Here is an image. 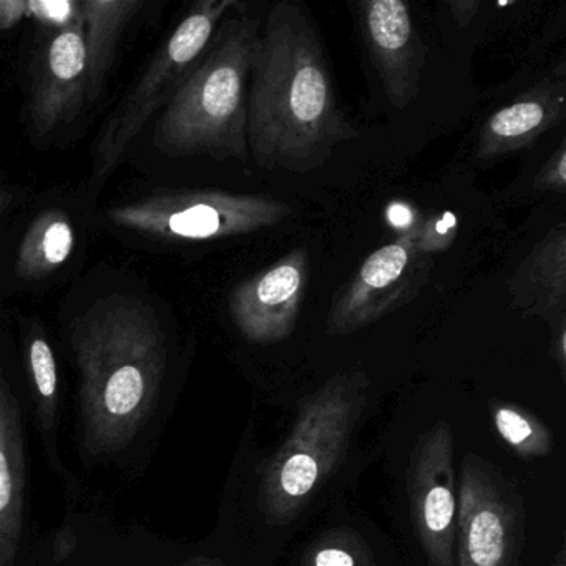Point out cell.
I'll return each mask as SVG.
<instances>
[{
	"label": "cell",
	"mask_w": 566,
	"mask_h": 566,
	"mask_svg": "<svg viewBox=\"0 0 566 566\" xmlns=\"http://www.w3.org/2000/svg\"><path fill=\"white\" fill-rule=\"evenodd\" d=\"M293 214L271 195L223 190H155L130 203L108 208L107 220L120 230L164 243L224 240L276 227Z\"/></svg>",
	"instance_id": "5"
},
{
	"label": "cell",
	"mask_w": 566,
	"mask_h": 566,
	"mask_svg": "<svg viewBox=\"0 0 566 566\" xmlns=\"http://www.w3.org/2000/svg\"><path fill=\"white\" fill-rule=\"evenodd\" d=\"M75 247L74 223L62 208H49L34 218L18 251L15 274L24 281H41L67 263Z\"/></svg>",
	"instance_id": "17"
},
{
	"label": "cell",
	"mask_w": 566,
	"mask_h": 566,
	"mask_svg": "<svg viewBox=\"0 0 566 566\" xmlns=\"http://www.w3.org/2000/svg\"><path fill=\"white\" fill-rule=\"evenodd\" d=\"M263 19L238 12L218 25L193 71L155 125V147L170 158L250 161L248 92Z\"/></svg>",
	"instance_id": "3"
},
{
	"label": "cell",
	"mask_w": 566,
	"mask_h": 566,
	"mask_svg": "<svg viewBox=\"0 0 566 566\" xmlns=\"http://www.w3.org/2000/svg\"><path fill=\"white\" fill-rule=\"evenodd\" d=\"M12 203H14V195L6 188H0V217H4Z\"/></svg>",
	"instance_id": "28"
},
{
	"label": "cell",
	"mask_w": 566,
	"mask_h": 566,
	"mask_svg": "<svg viewBox=\"0 0 566 566\" xmlns=\"http://www.w3.org/2000/svg\"><path fill=\"white\" fill-rule=\"evenodd\" d=\"M459 525L460 566H506L512 546L509 513L492 485L469 467Z\"/></svg>",
	"instance_id": "15"
},
{
	"label": "cell",
	"mask_w": 566,
	"mask_h": 566,
	"mask_svg": "<svg viewBox=\"0 0 566 566\" xmlns=\"http://www.w3.org/2000/svg\"><path fill=\"white\" fill-rule=\"evenodd\" d=\"M28 15V0H0V31L15 28Z\"/></svg>",
	"instance_id": "23"
},
{
	"label": "cell",
	"mask_w": 566,
	"mask_h": 566,
	"mask_svg": "<svg viewBox=\"0 0 566 566\" xmlns=\"http://www.w3.org/2000/svg\"><path fill=\"white\" fill-rule=\"evenodd\" d=\"M313 14L283 0L263 21L248 92V148L264 170L311 174L357 138Z\"/></svg>",
	"instance_id": "1"
},
{
	"label": "cell",
	"mask_w": 566,
	"mask_h": 566,
	"mask_svg": "<svg viewBox=\"0 0 566 566\" xmlns=\"http://www.w3.org/2000/svg\"><path fill=\"white\" fill-rule=\"evenodd\" d=\"M77 535H75L74 528L71 525L62 526L59 530L57 536H55L54 545V559L55 562H62L67 558L77 548Z\"/></svg>",
	"instance_id": "25"
},
{
	"label": "cell",
	"mask_w": 566,
	"mask_h": 566,
	"mask_svg": "<svg viewBox=\"0 0 566 566\" xmlns=\"http://www.w3.org/2000/svg\"><path fill=\"white\" fill-rule=\"evenodd\" d=\"M81 11V2H29V15L44 28L57 29L69 24Z\"/></svg>",
	"instance_id": "22"
},
{
	"label": "cell",
	"mask_w": 566,
	"mask_h": 566,
	"mask_svg": "<svg viewBox=\"0 0 566 566\" xmlns=\"http://www.w3.org/2000/svg\"><path fill=\"white\" fill-rule=\"evenodd\" d=\"M28 367L31 373L32 390H34L39 427L44 433L49 460H51L52 469L64 473L57 455V440H55L59 409L57 360H55L54 350H52L44 331H35L29 339Z\"/></svg>",
	"instance_id": "18"
},
{
	"label": "cell",
	"mask_w": 566,
	"mask_h": 566,
	"mask_svg": "<svg viewBox=\"0 0 566 566\" xmlns=\"http://www.w3.org/2000/svg\"><path fill=\"white\" fill-rule=\"evenodd\" d=\"M389 220L390 223L403 228L402 233L416 227V223H412V220H410L409 207H406V205L394 203L389 210Z\"/></svg>",
	"instance_id": "27"
},
{
	"label": "cell",
	"mask_w": 566,
	"mask_h": 566,
	"mask_svg": "<svg viewBox=\"0 0 566 566\" xmlns=\"http://www.w3.org/2000/svg\"><path fill=\"white\" fill-rule=\"evenodd\" d=\"M533 188L536 191H553L565 193L566 191V142H559L558 148L553 151L545 165L539 168L533 178Z\"/></svg>",
	"instance_id": "21"
},
{
	"label": "cell",
	"mask_w": 566,
	"mask_h": 566,
	"mask_svg": "<svg viewBox=\"0 0 566 566\" xmlns=\"http://www.w3.org/2000/svg\"><path fill=\"white\" fill-rule=\"evenodd\" d=\"M363 374L336 376L304 402L291 439L276 453L263 480L266 512L293 513L339 460L363 403Z\"/></svg>",
	"instance_id": "6"
},
{
	"label": "cell",
	"mask_w": 566,
	"mask_h": 566,
	"mask_svg": "<svg viewBox=\"0 0 566 566\" xmlns=\"http://www.w3.org/2000/svg\"><path fill=\"white\" fill-rule=\"evenodd\" d=\"M314 566H354V559L344 549L327 548L317 553Z\"/></svg>",
	"instance_id": "26"
},
{
	"label": "cell",
	"mask_w": 566,
	"mask_h": 566,
	"mask_svg": "<svg viewBox=\"0 0 566 566\" xmlns=\"http://www.w3.org/2000/svg\"><path fill=\"white\" fill-rule=\"evenodd\" d=\"M447 6H449L450 12H452V18L457 25L460 29H465L469 28L470 22L479 14L482 2L480 0H449Z\"/></svg>",
	"instance_id": "24"
},
{
	"label": "cell",
	"mask_w": 566,
	"mask_h": 566,
	"mask_svg": "<svg viewBox=\"0 0 566 566\" xmlns=\"http://www.w3.org/2000/svg\"><path fill=\"white\" fill-rule=\"evenodd\" d=\"M496 429L500 436L515 447H530V449L539 452L538 432L533 429L532 422L522 413L506 407H500L495 412Z\"/></svg>",
	"instance_id": "20"
},
{
	"label": "cell",
	"mask_w": 566,
	"mask_h": 566,
	"mask_svg": "<svg viewBox=\"0 0 566 566\" xmlns=\"http://www.w3.org/2000/svg\"><path fill=\"white\" fill-rule=\"evenodd\" d=\"M243 8L238 0H201L181 19L105 120L94 144L92 184H102L114 174L132 142L161 107H167L181 82L193 71L224 15L231 9Z\"/></svg>",
	"instance_id": "4"
},
{
	"label": "cell",
	"mask_w": 566,
	"mask_h": 566,
	"mask_svg": "<svg viewBox=\"0 0 566 566\" xmlns=\"http://www.w3.org/2000/svg\"><path fill=\"white\" fill-rule=\"evenodd\" d=\"M78 370L82 442L92 455H114L157 407L168 344L150 304L130 294L95 301L71 326Z\"/></svg>",
	"instance_id": "2"
},
{
	"label": "cell",
	"mask_w": 566,
	"mask_h": 566,
	"mask_svg": "<svg viewBox=\"0 0 566 566\" xmlns=\"http://www.w3.org/2000/svg\"><path fill=\"white\" fill-rule=\"evenodd\" d=\"M565 117V78H543L512 104L486 118L480 128L476 160L493 161L532 148L542 135L558 127Z\"/></svg>",
	"instance_id": "12"
},
{
	"label": "cell",
	"mask_w": 566,
	"mask_h": 566,
	"mask_svg": "<svg viewBox=\"0 0 566 566\" xmlns=\"http://www.w3.org/2000/svg\"><path fill=\"white\" fill-rule=\"evenodd\" d=\"M87 101V51L81 11L69 24L49 29L35 49L29 115L39 137H48L81 114Z\"/></svg>",
	"instance_id": "8"
},
{
	"label": "cell",
	"mask_w": 566,
	"mask_h": 566,
	"mask_svg": "<svg viewBox=\"0 0 566 566\" xmlns=\"http://www.w3.org/2000/svg\"><path fill=\"white\" fill-rule=\"evenodd\" d=\"M459 234V218L453 211L430 214L412 228L413 247L419 253L432 258L433 254L450 250Z\"/></svg>",
	"instance_id": "19"
},
{
	"label": "cell",
	"mask_w": 566,
	"mask_h": 566,
	"mask_svg": "<svg viewBox=\"0 0 566 566\" xmlns=\"http://www.w3.org/2000/svg\"><path fill=\"white\" fill-rule=\"evenodd\" d=\"M360 39L390 104L407 108L419 97L427 48L403 0H363L356 6Z\"/></svg>",
	"instance_id": "10"
},
{
	"label": "cell",
	"mask_w": 566,
	"mask_h": 566,
	"mask_svg": "<svg viewBox=\"0 0 566 566\" xmlns=\"http://www.w3.org/2000/svg\"><path fill=\"white\" fill-rule=\"evenodd\" d=\"M413 502L420 536L433 565L453 566L457 506L449 427H440L423 443L413 473Z\"/></svg>",
	"instance_id": "11"
},
{
	"label": "cell",
	"mask_w": 566,
	"mask_h": 566,
	"mask_svg": "<svg viewBox=\"0 0 566 566\" xmlns=\"http://www.w3.org/2000/svg\"><path fill=\"white\" fill-rule=\"evenodd\" d=\"M144 0H84L85 51H87V98L97 101L111 75L118 44L128 24L144 8Z\"/></svg>",
	"instance_id": "16"
},
{
	"label": "cell",
	"mask_w": 566,
	"mask_h": 566,
	"mask_svg": "<svg viewBox=\"0 0 566 566\" xmlns=\"http://www.w3.org/2000/svg\"><path fill=\"white\" fill-rule=\"evenodd\" d=\"M432 261L413 247L412 230L379 248L336 291L327 334L347 336L407 306L429 283Z\"/></svg>",
	"instance_id": "7"
},
{
	"label": "cell",
	"mask_w": 566,
	"mask_h": 566,
	"mask_svg": "<svg viewBox=\"0 0 566 566\" xmlns=\"http://www.w3.org/2000/svg\"><path fill=\"white\" fill-rule=\"evenodd\" d=\"M513 307L555 327L566 319V223L555 224L509 281Z\"/></svg>",
	"instance_id": "14"
},
{
	"label": "cell",
	"mask_w": 566,
	"mask_h": 566,
	"mask_svg": "<svg viewBox=\"0 0 566 566\" xmlns=\"http://www.w3.org/2000/svg\"><path fill=\"white\" fill-rule=\"evenodd\" d=\"M25 442L22 409L0 373V566H15L24 526Z\"/></svg>",
	"instance_id": "13"
},
{
	"label": "cell",
	"mask_w": 566,
	"mask_h": 566,
	"mask_svg": "<svg viewBox=\"0 0 566 566\" xmlns=\"http://www.w3.org/2000/svg\"><path fill=\"white\" fill-rule=\"evenodd\" d=\"M307 281L310 253L304 247L240 281L231 290L228 307L241 336L258 344L290 337L303 310Z\"/></svg>",
	"instance_id": "9"
}]
</instances>
